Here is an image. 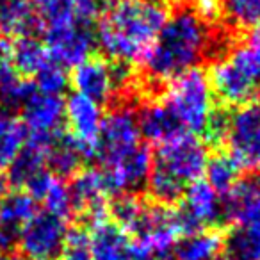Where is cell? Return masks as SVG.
Returning a JSON list of instances; mask_svg holds the SVG:
<instances>
[{"label": "cell", "mask_w": 260, "mask_h": 260, "mask_svg": "<svg viewBox=\"0 0 260 260\" xmlns=\"http://www.w3.org/2000/svg\"><path fill=\"white\" fill-rule=\"evenodd\" d=\"M128 77L126 64L91 55L73 68L70 84L75 87V93L84 94L102 105L128 84Z\"/></svg>", "instance_id": "6"}, {"label": "cell", "mask_w": 260, "mask_h": 260, "mask_svg": "<svg viewBox=\"0 0 260 260\" xmlns=\"http://www.w3.org/2000/svg\"><path fill=\"white\" fill-rule=\"evenodd\" d=\"M34 86L47 94H55L61 96L70 86V75L66 73V68L59 66L57 62L52 61L45 70H41L36 77H34Z\"/></svg>", "instance_id": "32"}, {"label": "cell", "mask_w": 260, "mask_h": 260, "mask_svg": "<svg viewBox=\"0 0 260 260\" xmlns=\"http://www.w3.org/2000/svg\"><path fill=\"white\" fill-rule=\"evenodd\" d=\"M226 57L242 73V77L260 91V25L249 29L246 40L235 45Z\"/></svg>", "instance_id": "24"}, {"label": "cell", "mask_w": 260, "mask_h": 260, "mask_svg": "<svg viewBox=\"0 0 260 260\" xmlns=\"http://www.w3.org/2000/svg\"><path fill=\"white\" fill-rule=\"evenodd\" d=\"M43 43L47 45L52 61L62 68H75L77 64L93 55L96 38L89 27L70 25L47 30Z\"/></svg>", "instance_id": "14"}, {"label": "cell", "mask_w": 260, "mask_h": 260, "mask_svg": "<svg viewBox=\"0 0 260 260\" xmlns=\"http://www.w3.org/2000/svg\"><path fill=\"white\" fill-rule=\"evenodd\" d=\"M9 59L22 79H34L52 62L47 45L36 36H23L9 45Z\"/></svg>", "instance_id": "21"}, {"label": "cell", "mask_w": 260, "mask_h": 260, "mask_svg": "<svg viewBox=\"0 0 260 260\" xmlns=\"http://www.w3.org/2000/svg\"><path fill=\"white\" fill-rule=\"evenodd\" d=\"M207 159V146L187 132L159 145L146 182L153 202L162 205L180 202L189 185L202 180Z\"/></svg>", "instance_id": "3"}, {"label": "cell", "mask_w": 260, "mask_h": 260, "mask_svg": "<svg viewBox=\"0 0 260 260\" xmlns=\"http://www.w3.org/2000/svg\"><path fill=\"white\" fill-rule=\"evenodd\" d=\"M18 73L15 72L11 64V59H9V45L0 43V89L6 86V84L11 82Z\"/></svg>", "instance_id": "34"}, {"label": "cell", "mask_w": 260, "mask_h": 260, "mask_svg": "<svg viewBox=\"0 0 260 260\" xmlns=\"http://www.w3.org/2000/svg\"><path fill=\"white\" fill-rule=\"evenodd\" d=\"M64 121L68 134L80 146L86 160L94 159L98 153L100 130L104 123L102 105L84 94L73 93L64 102Z\"/></svg>", "instance_id": "8"}, {"label": "cell", "mask_w": 260, "mask_h": 260, "mask_svg": "<svg viewBox=\"0 0 260 260\" xmlns=\"http://www.w3.org/2000/svg\"><path fill=\"white\" fill-rule=\"evenodd\" d=\"M224 145L241 170L260 173V100H253L228 114Z\"/></svg>", "instance_id": "5"}, {"label": "cell", "mask_w": 260, "mask_h": 260, "mask_svg": "<svg viewBox=\"0 0 260 260\" xmlns=\"http://www.w3.org/2000/svg\"><path fill=\"white\" fill-rule=\"evenodd\" d=\"M223 219L235 221L237 224L251 226L260 232V173L241 178L224 198Z\"/></svg>", "instance_id": "15"}, {"label": "cell", "mask_w": 260, "mask_h": 260, "mask_svg": "<svg viewBox=\"0 0 260 260\" xmlns=\"http://www.w3.org/2000/svg\"><path fill=\"white\" fill-rule=\"evenodd\" d=\"M136 116H138L141 138L148 139L150 143H155L157 146L185 134L178 119L162 100L145 104L139 111H136Z\"/></svg>", "instance_id": "16"}, {"label": "cell", "mask_w": 260, "mask_h": 260, "mask_svg": "<svg viewBox=\"0 0 260 260\" xmlns=\"http://www.w3.org/2000/svg\"><path fill=\"white\" fill-rule=\"evenodd\" d=\"M41 30L80 25L77 20V0H32Z\"/></svg>", "instance_id": "28"}, {"label": "cell", "mask_w": 260, "mask_h": 260, "mask_svg": "<svg viewBox=\"0 0 260 260\" xmlns=\"http://www.w3.org/2000/svg\"><path fill=\"white\" fill-rule=\"evenodd\" d=\"M45 260H55V258H45Z\"/></svg>", "instance_id": "39"}, {"label": "cell", "mask_w": 260, "mask_h": 260, "mask_svg": "<svg viewBox=\"0 0 260 260\" xmlns=\"http://www.w3.org/2000/svg\"><path fill=\"white\" fill-rule=\"evenodd\" d=\"M93 260H138L132 237L114 221H102L91 232Z\"/></svg>", "instance_id": "17"}, {"label": "cell", "mask_w": 260, "mask_h": 260, "mask_svg": "<svg viewBox=\"0 0 260 260\" xmlns=\"http://www.w3.org/2000/svg\"><path fill=\"white\" fill-rule=\"evenodd\" d=\"M20 232L0 224V253H11L18 246Z\"/></svg>", "instance_id": "35"}, {"label": "cell", "mask_w": 260, "mask_h": 260, "mask_svg": "<svg viewBox=\"0 0 260 260\" xmlns=\"http://www.w3.org/2000/svg\"><path fill=\"white\" fill-rule=\"evenodd\" d=\"M241 171L242 170L239 168V164L226 152H216L207 159L205 173L203 175L207 177V184L221 198H224L237 185V182L241 180Z\"/></svg>", "instance_id": "27"}, {"label": "cell", "mask_w": 260, "mask_h": 260, "mask_svg": "<svg viewBox=\"0 0 260 260\" xmlns=\"http://www.w3.org/2000/svg\"><path fill=\"white\" fill-rule=\"evenodd\" d=\"M175 210L184 235L212 228L223 219L221 196L205 180H198L189 185L180 200V207Z\"/></svg>", "instance_id": "11"}, {"label": "cell", "mask_w": 260, "mask_h": 260, "mask_svg": "<svg viewBox=\"0 0 260 260\" xmlns=\"http://www.w3.org/2000/svg\"><path fill=\"white\" fill-rule=\"evenodd\" d=\"M191 8L207 23H212L221 18V0H192Z\"/></svg>", "instance_id": "33"}, {"label": "cell", "mask_w": 260, "mask_h": 260, "mask_svg": "<svg viewBox=\"0 0 260 260\" xmlns=\"http://www.w3.org/2000/svg\"><path fill=\"white\" fill-rule=\"evenodd\" d=\"M8 192H9V178L8 175L0 173V200L4 198Z\"/></svg>", "instance_id": "36"}, {"label": "cell", "mask_w": 260, "mask_h": 260, "mask_svg": "<svg viewBox=\"0 0 260 260\" xmlns=\"http://www.w3.org/2000/svg\"><path fill=\"white\" fill-rule=\"evenodd\" d=\"M212 47L210 23L191 6H182L168 16L152 48L143 59L146 75L155 82H170L187 70L198 68Z\"/></svg>", "instance_id": "2"}, {"label": "cell", "mask_w": 260, "mask_h": 260, "mask_svg": "<svg viewBox=\"0 0 260 260\" xmlns=\"http://www.w3.org/2000/svg\"><path fill=\"white\" fill-rule=\"evenodd\" d=\"M150 260H177V258H175L173 251H171V253H164V255H159V256H153V258H150Z\"/></svg>", "instance_id": "37"}, {"label": "cell", "mask_w": 260, "mask_h": 260, "mask_svg": "<svg viewBox=\"0 0 260 260\" xmlns=\"http://www.w3.org/2000/svg\"><path fill=\"white\" fill-rule=\"evenodd\" d=\"M164 104L175 114L187 134H203L212 112L216 111V96L205 70L192 68L168 82Z\"/></svg>", "instance_id": "4"}, {"label": "cell", "mask_w": 260, "mask_h": 260, "mask_svg": "<svg viewBox=\"0 0 260 260\" xmlns=\"http://www.w3.org/2000/svg\"><path fill=\"white\" fill-rule=\"evenodd\" d=\"M72 196L73 210L82 214V217L91 224L107 221V196L109 191L105 187V180L102 171L98 170H80L73 175L68 185Z\"/></svg>", "instance_id": "13"}, {"label": "cell", "mask_w": 260, "mask_h": 260, "mask_svg": "<svg viewBox=\"0 0 260 260\" xmlns=\"http://www.w3.org/2000/svg\"><path fill=\"white\" fill-rule=\"evenodd\" d=\"M59 255L62 260H93L91 232L86 226L68 228Z\"/></svg>", "instance_id": "31"}, {"label": "cell", "mask_w": 260, "mask_h": 260, "mask_svg": "<svg viewBox=\"0 0 260 260\" xmlns=\"http://www.w3.org/2000/svg\"><path fill=\"white\" fill-rule=\"evenodd\" d=\"M29 132L20 118L11 112H0V173L11 168L25 146Z\"/></svg>", "instance_id": "25"}, {"label": "cell", "mask_w": 260, "mask_h": 260, "mask_svg": "<svg viewBox=\"0 0 260 260\" xmlns=\"http://www.w3.org/2000/svg\"><path fill=\"white\" fill-rule=\"evenodd\" d=\"M138 145H141V132L134 109L128 105H119L104 116L96 153V159L102 164L118 159Z\"/></svg>", "instance_id": "9"}, {"label": "cell", "mask_w": 260, "mask_h": 260, "mask_svg": "<svg viewBox=\"0 0 260 260\" xmlns=\"http://www.w3.org/2000/svg\"><path fill=\"white\" fill-rule=\"evenodd\" d=\"M36 214V200L23 189L9 191L0 200V224L22 230L23 224Z\"/></svg>", "instance_id": "29"}, {"label": "cell", "mask_w": 260, "mask_h": 260, "mask_svg": "<svg viewBox=\"0 0 260 260\" xmlns=\"http://www.w3.org/2000/svg\"><path fill=\"white\" fill-rule=\"evenodd\" d=\"M23 191L29 192L36 202L43 203L47 212L64 219H68L72 214L73 205L68 185L62 182V178L55 177L50 171H43L41 175H38Z\"/></svg>", "instance_id": "18"}, {"label": "cell", "mask_w": 260, "mask_h": 260, "mask_svg": "<svg viewBox=\"0 0 260 260\" xmlns=\"http://www.w3.org/2000/svg\"><path fill=\"white\" fill-rule=\"evenodd\" d=\"M50 143L52 141L27 138L25 146L9 168V184H13L16 189H25L38 175L47 171V150Z\"/></svg>", "instance_id": "19"}, {"label": "cell", "mask_w": 260, "mask_h": 260, "mask_svg": "<svg viewBox=\"0 0 260 260\" xmlns=\"http://www.w3.org/2000/svg\"><path fill=\"white\" fill-rule=\"evenodd\" d=\"M221 260H260V232L244 224H235L223 235Z\"/></svg>", "instance_id": "26"}, {"label": "cell", "mask_w": 260, "mask_h": 260, "mask_svg": "<svg viewBox=\"0 0 260 260\" xmlns=\"http://www.w3.org/2000/svg\"><path fill=\"white\" fill-rule=\"evenodd\" d=\"M223 235L214 228L198 230L177 241L173 255L177 260H221Z\"/></svg>", "instance_id": "22"}, {"label": "cell", "mask_w": 260, "mask_h": 260, "mask_svg": "<svg viewBox=\"0 0 260 260\" xmlns=\"http://www.w3.org/2000/svg\"><path fill=\"white\" fill-rule=\"evenodd\" d=\"M221 16L235 29L260 25V0H221Z\"/></svg>", "instance_id": "30"}, {"label": "cell", "mask_w": 260, "mask_h": 260, "mask_svg": "<svg viewBox=\"0 0 260 260\" xmlns=\"http://www.w3.org/2000/svg\"><path fill=\"white\" fill-rule=\"evenodd\" d=\"M66 232L68 223L64 217H59L47 210L36 212L20 230L18 246L27 258H55L61 253Z\"/></svg>", "instance_id": "7"}, {"label": "cell", "mask_w": 260, "mask_h": 260, "mask_svg": "<svg viewBox=\"0 0 260 260\" xmlns=\"http://www.w3.org/2000/svg\"><path fill=\"white\" fill-rule=\"evenodd\" d=\"M152 160L153 155L150 153L148 146L138 145L136 148L119 155L118 159L102 164L104 166L102 175L109 194H132L134 191L143 189V185L148 182Z\"/></svg>", "instance_id": "10"}, {"label": "cell", "mask_w": 260, "mask_h": 260, "mask_svg": "<svg viewBox=\"0 0 260 260\" xmlns=\"http://www.w3.org/2000/svg\"><path fill=\"white\" fill-rule=\"evenodd\" d=\"M23 114L29 138L52 141L57 134H61V126L64 123V100L62 96L41 93L34 86L32 93L20 107Z\"/></svg>", "instance_id": "12"}, {"label": "cell", "mask_w": 260, "mask_h": 260, "mask_svg": "<svg viewBox=\"0 0 260 260\" xmlns=\"http://www.w3.org/2000/svg\"><path fill=\"white\" fill-rule=\"evenodd\" d=\"M41 30L32 0H0V32L8 38L34 36Z\"/></svg>", "instance_id": "20"}, {"label": "cell", "mask_w": 260, "mask_h": 260, "mask_svg": "<svg viewBox=\"0 0 260 260\" xmlns=\"http://www.w3.org/2000/svg\"><path fill=\"white\" fill-rule=\"evenodd\" d=\"M86 160L80 146L70 134H59L52 139L47 150V168L55 177H73Z\"/></svg>", "instance_id": "23"}, {"label": "cell", "mask_w": 260, "mask_h": 260, "mask_svg": "<svg viewBox=\"0 0 260 260\" xmlns=\"http://www.w3.org/2000/svg\"><path fill=\"white\" fill-rule=\"evenodd\" d=\"M168 16L164 0H107L96 23V47L109 61L141 62Z\"/></svg>", "instance_id": "1"}, {"label": "cell", "mask_w": 260, "mask_h": 260, "mask_svg": "<svg viewBox=\"0 0 260 260\" xmlns=\"http://www.w3.org/2000/svg\"><path fill=\"white\" fill-rule=\"evenodd\" d=\"M6 260H27V258H23V256H8V258H6Z\"/></svg>", "instance_id": "38"}]
</instances>
